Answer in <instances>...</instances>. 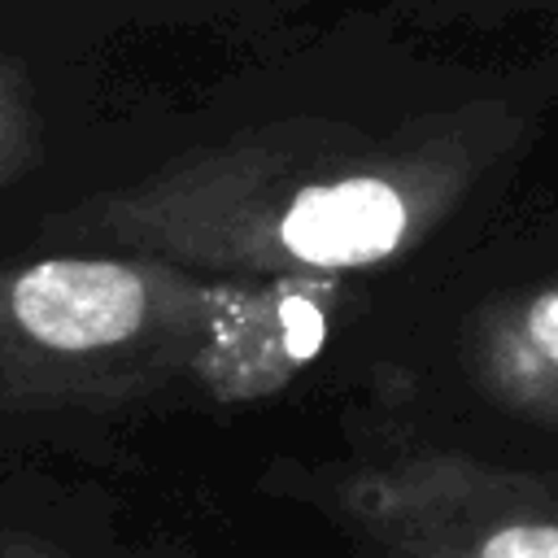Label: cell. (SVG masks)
<instances>
[{"label":"cell","mask_w":558,"mask_h":558,"mask_svg":"<svg viewBox=\"0 0 558 558\" xmlns=\"http://www.w3.org/2000/svg\"><path fill=\"white\" fill-rule=\"evenodd\" d=\"M39 161V113L31 105L22 70L0 57V187L22 179Z\"/></svg>","instance_id":"6"},{"label":"cell","mask_w":558,"mask_h":558,"mask_svg":"<svg viewBox=\"0 0 558 558\" xmlns=\"http://www.w3.org/2000/svg\"><path fill=\"white\" fill-rule=\"evenodd\" d=\"M231 279L148 253L0 266V410H105L196 392Z\"/></svg>","instance_id":"2"},{"label":"cell","mask_w":558,"mask_h":558,"mask_svg":"<svg viewBox=\"0 0 558 558\" xmlns=\"http://www.w3.org/2000/svg\"><path fill=\"white\" fill-rule=\"evenodd\" d=\"M318 501L379 558H558V519L501 514L471 523L432 462L323 480Z\"/></svg>","instance_id":"3"},{"label":"cell","mask_w":558,"mask_h":558,"mask_svg":"<svg viewBox=\"0 0 558 558\" xmlns=\"http://www.w3.org/2000/svg\"><path fill=\"white\" fill-rule=\"evenodd\" d=\"M449 187L440 148L257 126L100 192L70 222L83 240L218 279H318L405 253Z\"/></svg>","instance_id":"1"},{"label":"cell","mask_w":558,"mask_h":558,"mask_svg":"<svg viewBox=\"0 0 558 558\" xmlns=\"http://www.w3.org/2000/svg\"><path fill=\"white\" fill-rule=\"evenodd\" d=\"M0 558H70V554L52 549L39 536H17V532H4L0 527Z\"/></svg>","instance_id":"7"},{"label":"cell","mask_w":558,"mask_h":558,"mask_svg":"<svg viewBox=\"0 0 558 558\" xmlns=\"http://www.w3.org/2000/svg\"><path fill=\"white\" fill-rule=\"evenodd\" d=\"M480 357L501 397L558 405V283L501 310L484 331Z\"/></svg>","instance_id":"5"},{"label":"cell","mask_w":558,"mask_h":558,"mask_svg":"<svg viewBox=\"0 0 558 558\" xmlns=\"http://www.w3.org/2000/svg\"><path fill=\"white\" fill-rule=\"evenodd\" d=\"M314 279H231L209 349L196 366V397L248 405L279 392L327 340V301Z\"/></svg>","instance_id":"4"}]
</instances>
